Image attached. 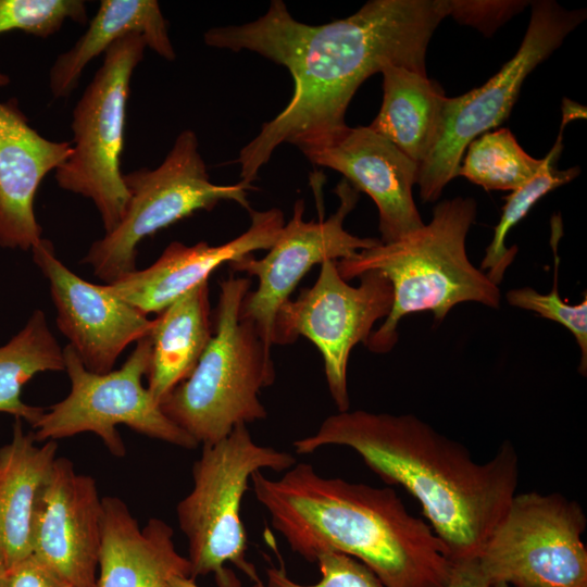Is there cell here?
<instances>
[{
	"mask_svg": "<svg viewBox=\"0 0 587 587\" xmlns=\"http://www.w3.org/2000/svg\"><path fill=\"white\" fill-rule=\"evenodd\" d=\"M66 20L87 21V11L80 0H0V34L21 30L41 38L57 33ZM9 77L0 73V86Z\"/></svg>",
	"mask_w": 587,
	"mask_h": 587,
	"instance_id": "obj_26",
	"label": "cell"
},
{
	"mask_svg": "<svg viewBox=\"0 0 587 587\" xmlns=\"http://www.w3.org/2000/svg\"><path fill=\"white\" fill-rule=\"evenodd\" d=\"M68 141H51L13 102H0V246L32 250L41 238L35 217L36 191L71 155Z\"/></svg>",
	"mask_w": 587,
	"mask_h": 587,
	"instance_id": "obj_18",
	"label": "cell"
},
{
	"mask_svg": "<svg viewBox=\"0 0 587 587\" xmlns=\"http://www.w3.org/2000/svg\"><path fill=\"white\" fill-rule=\"evenodd\" d=\"M586 526L582 505L561 494L515 495L478 564L491 585L587 587Z\"/></svg>",
	"mask_w": 587,
	"mask_h": 587,
	"instance_id": "obj_10",
	"label": "cell"
},
{
	"mask_svg": "<svg viewBox=\"0 0 587 587\" xmlns=\"http://www.w3.org/2000/svg\"><path fill=\"white\" fill-rule=\"evenodd\" d=\"M251 223L238 237L220 246L200 241L186 246L171 242L149 267L134 271L107 284L110 290L145 314L160 313L182 295L208 280L225 262L238 260L255 250H268L284 224L277 208L250 211Z\"/></svg>",
	"mask_w": 587,
	"mask_h": 587,
	"instance_id": "obj_17",
	"label": "cell"
},
{
	"mask_svg": "<svg viewBox=\"0 0 587 587\" xmlns=\"http://www.w3.org/2000/svg\"><path fill=\"white\" fill-rule=\"evenodd\" d=\"M147 47L139 34H128L104 52L101 67L73 110L72 152L55 170L65 190L95 203L105 234L121 222L129 191L121 172L130 78Z\"/></svg>",
	"mask_w": 587,
	"mask_h": 587,
	"instance_id": "obj_8",
	"label": "cell"
},
{
	"mask_svg": "<svg viewBox=\"0 0 587 587\" xmlns=\"http://www.w3.org/2000/svg\"><path fill=\"white\" fill-rule=\"evenodd\" d=\"M530 3L528 27L516 54L483 86L447 98L441 136L419 165L416 184L423 201L439 198L457 177L470 142L509 116L527 75L586 18L585 9L567 10L551 0Z\"/></svg>",
	"mask_w": 587,
	"mask_h": 587,
	"instance_id": "obj_11",
	"label": "cell"
},
{
	"mask_svg": "<svg viewBox=\"0 0 587 587\" xmlns=\"http://www.w3.org/2000/svg\"><path fill=\"white\" fill-rule=\"evenodd\" d=\"M9 565L0 550V587H8Z\"/></svg>",
	"mask_w": 587,
	"mask_h": 587,
	"instance_id": "obj_33",
	"label": "cell"
},
{
	"mask_svg": "<svg viewBox=\"0 0 587 587\" xmlns=\"http://www.w3.org/2000/svg\"><path fill=\"white\" fill-rule=\"evenodd\" d=\"M491 583L483 573L477 559L453 562L451 573L444 587H490Z\"/></svg>",
	"mask_w": 587,
	"mask_h": 587,
	"instance_id": "obj_31",
	"label": "cell"
},
{
	"mask_svg": "<svg viewBox=\"0 0 587 587\" xmlns=\"http://www.w3.org/2000/svg\"><path fill=\"white\" fill-rule=\"evenodd\" d=\"M380 74L383 101L369 127L420 165L441 136L447 97L427 75L407 67L387 65Z\"/></svg>",
	"mask_w": 587,
	"mask_h": 587,
	"instance_id": "obj_21",
	"label": "cell"
},
{
	"mask_svg": "<svg viewBox=\"0 0 587 587\" xmlns=\"http://www.w3.org/2000/svg\"><path fill=\"white\" fill-rule=\"evenodd\" d=\"M141 35L151 50L172 61L175 51L167 24L155 0H102L87 30L66 52L60 54L49 72L54 98H65L78 85L86 65L120 38Z\"/></svg>",
	"mask_w": 587,
	"mask_h": 587,
	"instance_id": "obj_20",
	"label": "cell"
},
{
	"mask_svg": "<svg viewBox=\"0 0 587 587\" xmlns=\"http://www.w3.org/2000/svg\"><path fill=\"white\" fill-rule=\"evenodd\" d=\"M102 497L96 480L57 457L32 521V554L76 587H98Z\"/></svg>",
	"mask_w": 587,
	"mask_h": 587,
	"instance_id": "obj_15",
	"label": "cell"
},
{
	"mask_svg": "<svg viewBox=\"0 0 587 587\" xmlns=\"http://www.w3.org/2000/svg\"><path fill=\"white\" fill-rule=\"evenodd\" d=\"M562 130L553 148L545 158V163L540 171L527 183L512 191L504 198L505 204L498 225L495 227L494 237L486 248V254L482 261V270H488L487 277L499 285L504 276L508 266L513 262L516 254V247L508 248L505 238L512 227H514L529 210L551 190L567 184L579 174L578 167L559 170L555 166L561 152Z\"/></svg>",
	"mask_w": 587,
	"mask_h": 587,
	"instance_id": "obj_25",
	"label": "cell"
},
{
	"mask_svg": "<svg viewBox=\"0 0 587 587\" xmlns=\"http://www.w3.org/2000/svg\"><path fill=\"white\" fill-rule=\"evenodd\" d=\"M301 152L313 164L341 173L374 201L380 242L399 240L425 224L412 193L419 165L369 126H348L329 142Z\"/></svg>",
	"mask_w": 587,
	"mask_h": 587,
	"instance_id": "obj_16",
	"label": "cell"
},
{
	"mask_svg": "<svg viewBox=\"0 0 587 587\" xmlns=\"http://www.w3.org/2000/svg\"><path fill=\"white\" fill-rule=\"evenodd\" d=\"M32 252L49 282L58 327L88 371L111 372L129 344L149 335L154 320L115 296L107 284L95 285L73 273L57 258L50 240L41 239Z\"/></svg>",
	"mask_w": 587,
	"mask_h": 587,
	"instance_id": "obj_14",
	"label": "cell"
},
{
	"mask_svg": "<svg viewBox=\"0 0 587 587\" xmlns=\"http://www.w3.org/2000/svg\"><path fill=\"white\" fill-rule=\"evenodd\" d=\"M490 587H510V586L504 583H496V584H492Z\"/></svg>",
	"mask_w": 587,
	"mask_h": 587,
	"instance_id": "obj_34",
	"label": "cell"
},
{
	"mask_svg": "<svg viewBox=\"0 0 587 587\" xmlns=\"http://www.w3.org/2000/svg\"><path fill=\"white\" fill-rule=\"evenodd\" d=\"M129 200L118 225L96 240L83 259L105 284L136 271L139 242L157 232L193 214L212 210L221 201H235L251 211V183L217 185L210 180L199 151L197 135L183 130L163 162L124 175Z\"/></svg>",
	"mask_w": 587,
	"mask_h": 587,
	"instance_id": "obj_7",
	"label": "cell"
},
{
	"mask_svg": "<svg viewBox=\"0 0 587 587\" xmlns=\"http://www.w3.org/2000/svg\"><path fill=\"white\" fill-rule=\"evenodd\" d=\"M451 11L459 23L471 25L486 36L492 34L514 14L523 10L527 1L450 0Z\"/></svg>",
	"mask_w": 587,
	"mask_h": 587,
	"instance_id": "obj_29",
	"label": "cell"
},
{
	"mask_svg": "<svg viewBox=\"0 0 587 587\" xmlns=\"http://www.w3.org/2000/svg\"><path fill=\"white\" fill-rule=\"evenodd\" d=\"M258 502L290 550L311 563L339 552L363 563L385 587H444L452 561L430 525L390 487L325 477L296 463L279 478L251 476Z\"/></svg>",
	"mask_w": 587,
	"mask_h": 587,
	"instance_id": "obj_3",
	"label": "cell"
},
{
	"mask_svg": "<svg viewBox=\"0 0 587 587\" xmlns=\"http://www.w3.org/2000/svg\"><path fill=\"white\" fill-rule=\"evenodd\" d=\"M63 358L71 391L63 400L46 409L34 425L37 442L93 433L111 454L123 458L126 447L116 426L125 425L138 434L184 449L198 446L162 412L142 385L151 358L149 335L136 342L118 370L105 374L88 371L70 345L63 348Z\"/></svg>",
	"mask_w": 587,
	"mask_h": 587,
	"instance_id": "obj_9",
	"label": "cell"
},
{
	"mask_svg": "<svg viewBox=\"0 0 587 587\" xmlns=\"http://www.w3.org/2000/svg\"><path fill=\"white\" fill-rule=\"evenodd\" d=\"M335 191L340 204L327 220L321 216L317 222L304 221V201L300 199L265 257L258 260L250 253L228 263L233 272L258 278V288L249 290L243 298L240 317L253 323L268 352L278 309L314 265L348 259L380 243L377 238H361L344 228L346 216L357 203L358 191L346 179Z\"/></svg>",
	"mask_w": 587,
	"mask_h": 587,
	"instance_id": "obj_13",
	"label": "cell"
},
{
	"mask_svg": "<svg viewBox=\"0 0 587 587\" xmlns=\"http://www.w3.org/2000/svg\"><path fill=\"white\" fill-rule=\"evenodd\" d=\"M47 371H64L63 349L43 312L36 310L24 328L0 347V413H9L34 427L46 409L23 402L22 388L33 376Z\"/></svg>",
	"mask_w": 587,
	"mask_h": 587,
	"instance_id": "obj_23",
	"label": "cell"
},
{
	"mask_svg": "<svg viewBox=\"0 0 587 587\" xmlns=\"http://www.w3.org/2000/svg\"><path fill=\"white\" fill-rule=\"evenodd\" d=\"M316 563L321 579L312 585H303L291 579L284 565L266 569L267 587H385L377 576L363 563L339 552L321 554Z\"/></svg>",
	"mask_w": 587,
	"mask_h": 587,
	"instance_id": "obj_28",
	"label": "cell"
},
{
	"mask_svg": "<svg viewBox=\"0 0 587 587\" xmlns=\"http://www.w3.org/2000/svg\"><path fill=\"white\" fill-rule=\"evenodd\" d=\"M167 587H200L193 578L190 576H173L168 583ZM251 587H267L261 579L253 583Z\"/></svg>",
	"mask_w": 587,
	"mask_h": 587,
	"instance_id": "obj_32",
	"label": "cell"
},
{
	"mask_svg": "<svg viewBox=\"0 0 587 587\" xmlns=\"http://www.w3.org/2000/svg\"><path fill=\"white\" fill-rule=\"evenodd\" d=\"M294 454L257 444L247 425L236 426L222 440L202 446L192 465V488L176 507L179 528L188 544L190 577L212 574L217 587H241L227 564L255 583L261 578L247 560L248 537L241 517L251 476L264 469L285 472Z\"/></svg>",
	"mask_w": 587,
	"mask_h": 587,
	"instance_id": "obj_6",
	"label": "cell"
},
{
	"mask_svg": "<svg viewBox=\"0 0 587 587\" xmlns=\"http://www.w3.org/2000/svg\"><path fill=\"white\" fill-rule=\"evenodd\" d=\"M544 159L530 157L508 128L486 132L467 146L457 176L486 190H515L542 167Z\"/></svg>",
	"mask_w": 587,
	"mask_h": 587,
	"instance_id": "obj_24",
	"label": "cell"
},
{
	"mask_svg": "<svg viewBox=\"0 0 587 587\" xmlns=\"http://www.w3.org/2000/svg\"><path fill=\"white\" fill-rule=\"evenodd\" d=\"M212 332L208 280L182 295L154 319L146 376L147 389L159 405L192 373Z\"/></svg>",
	"mask_w": 587,
	"mask_h": 587,
	"instance_id": "obj_22",
	"label": "cell"
},
{
	"mask_svg": "<svg viewBox=\"0 0 587 587\" xmlns=\"http://www.w3.org/2000/svg\"><path fill=\"white\" fill-rule=\"evenodd\" d=\"M8 587H76L33 554L9 567Z\"/></svg>",
	"mask_w": 587,
	"mask_h": 587,
	"instance_id": "obj_30",
	"label": "cell"
},
{
	"mask_svg": "<svg viewBox=\"0 0 587 587\" xmlns=\"http://www.w3.org/2000/svg\"><path fill=\"white\" fill-rule=\"evenodd\" d=\"M15 419L0 448V550L11 567L32 554V521L38 491L58 452L57 440L37 444Z\"/></svg>",
	"mask_w": 587,
	"mask_h": 587,
	"instance_id": "obj_19",
	"label": "cell"
},
{
	"mask_svg": "<svg viewBox=\"0 0 587 587\" xmlns=\"http://www.w3.org/2000/svg\"><path fill=\"white\" fill-rule=\"evenodd\" d=\"M554 274L553 286L550 294H540L530 287L509 290L507 300L511 305L538 313L542 317L558 322L566 327L575 337L580 349L579 372L586 375L587 371V295L578 304H567L560 298L558 271L559 257L557 254L558 238L553 239Z\"/></svg>",
	"mask_w": 587,
	"mask_h": 587,
	"instance_id": "obj_27",
	"label": "cell"
},
{
	"mask_svg": "<svg viewBox=\"0 0 587 587\" xmlns=\"http://www.w3.org/2000/svg\"><path fill=\"white\" fill-rule=\"evenodd\" d=\"M310 288L285 301L278 309L273 345H289L308 338L322 353L329 394L338 412L349 410L347 367L352 348L365 346L374 324L387 317L394 300L389 279L379 271L361 274L360 285L350 286L339 275L336 261L326 260Z\"/></svg>",
	"mask_w": 587,
	"mask_h": 587,
	"instance_id": "obj_12",
	"label": "cell"
},
{
	"mask_svg": "<svg viewBox=\"0 0 587 587\" xmlns=\"http://www.w3.org/2000/svg\"><path fill=\"white\" fill-rule=\"evenodd\" d=\"M250 285L234 275L220 282L211 339L192 373L160 403L198 445L215 444L236 426L267 416L260 391L275 380L271 352L253 323L240 317Z\"/></svg>",
	"mask_w": 587,
	"mask_h": 587,
	"instance_id": "obj_5",
	"label": "cell"
},
{
	"mask_svg": "<svg viewBox=\"0 0 587 587\" xmlns=\"http://www.w3.org/2000/svg\"><path fill=\"white\" fill-rule=\"evenodd\" d=\"M325 446L351 449L382 480L413 496L452 563L478 558L516 495L512 442L503 441L490 460L478 463L461 442L413 414L338 412L292 442L298 454Z\"/></svg>",
	"mask_w": 587,
	"mask_h": 587,
	"instance_id": "obj_2",
	"label": "cell"
},
{
	"mask_svg": "<svg viewBox=\"0 0 587 587\" xmlns=\"http://www.w3.org/2000/svg\"><path fill=\"white\" fill-rule=\"evenodd\" d=\"M450 11V0H372L346 18L315 26L273 0L252 22L207 30L208 46L259 53L286 67L294 80L288 104L240 150L241 180L252 184L282 143L301 150L338 137L348 127L355 91L385 66L427 75L428 43Z\"/></svg>",
	"mask_w": 587,
	"mask_h": 587,
	"instance_id": "obj_1",
	"label": "cell"
},
{
	"mask_svg": "<svg viewBox=\"0 0 587 587\" xmlns=\"http://www.w3.org/2000/svg\"><path fill=\"white\" fill-rule=\"evenodd\" d=\"M476 212L472 198L444 200L434 208L430 222L417 230L336 261L346 282L367 271H379L391 284L390 313L366 344L372 352L392 349L398 339V323L407 314L430 311L435 320L442 321L462 302L499 308V287L466 254L465 239Z\"/></svg>",
	"mask_w": 587,
	"mask_h": 587,
	"instance_id": "obj_4",
	"label": "cell"
}]
</instances>
